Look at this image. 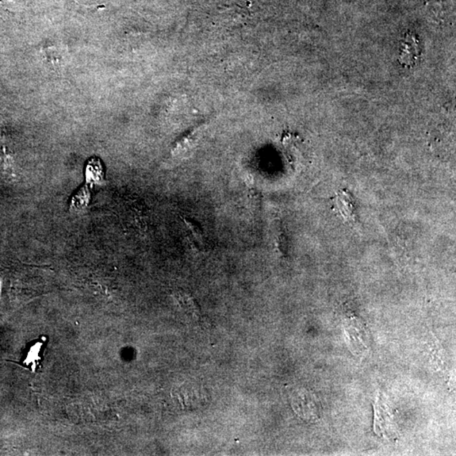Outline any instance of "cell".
<instances>
[{"mask_svg": "<svg viewBox=\"0 0 456 456\" xmlns=\"http://www.w3.org/2000/svg\"><path fill=\"white\" fill-rule=\"evenodd\" d=\"M45 271L21 262L0 264V304L19 305L38 296L44 290Z\"/></svg>", "mask_w": 456, "mask_h": 456, "instance_id": "obj_1", "label": "cell"}, {"mask_svg": "<svg viewBox=\"0 0 456 456\" xmlns=\"http://www.w3.org/2000/svg\"><path fill=\"white\" fill-rule=\"evenodd\" d=\"M48 337L42 336L40 338L32 340L26 345L23 352L21 364L33 373L39 370L44 360V352L47 346Z\"/></svg>", "mask_w": 456, "mask_h": 456, "instance_id": "obj_2", "label": "cell"}, {"mask_svg": "<svg viewBox=\"0 0 456 456\" xmlns=\"http://www.w3.org/2000/svg\"><path fill=\"white\" fill-rule=\"evenodd\" d=\"M178 398L183 409L193 410L201 408L205 401L201 386L194 383H185L177 390Z\"/></svg>", "mask_w": 456, "mask_h": 456, "instance_id": "obj_3", "label": "cell"}, {"mask_svg": "<svg viewBox=\"0 0 456 456\" xmlns=\"http://www.w3.org/2000/svg\"><path fill=\"white\" fill-rule=\"evenodd\" d=\"M333 202H334L333 207L345 221H355V206L350 194L346 190L340 191L333 198Z\"/></svg>", "mask_w": 456, "mask_h": 456, "instance_id": "obj_4", "label": "cell"}, {"mask_svg": "<svg viewBox=\"0 0 456 456\" xmlns=\"http://www.w3.org/2000/svg\"><path fill=\"white\" fill-rule=\"evenodd\" d=\"M183 221H185V224L187 226L188 229H189L190 236L192 237L194 244L198 247H204L206 239L201 228L197 224H194V222L190 219H186V218H183Z\"/></svg>", "mask_w": 456, "mask_h": 456, "instance_id": "obj_5", "label": "cell"}]
</instances>
